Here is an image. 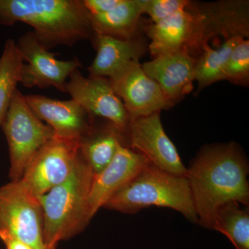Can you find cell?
Segmentation results:
<instances>
[{
	"mask_svg": "<svg viewBox=\"0 0 249 249\" xmlns=\"http://www.w3.org/2000/svg\"><path fill=\"white\" fill-rule=\"evenodd\" d=\"M248 166L235 144L205 147L187 169L198 223L213 229L216 212L235 201L249 204Z\"/></svg>",
	"mask_w": 249,
	"mask_h": 249,
	"instance_id": "cell-1",
	"label": "cell"
},
{
	"mask_svg": "<svg viewBox=\"0 0 249 249\" xmlns=\"http://www.w3.org/2000/svg\"><path fill=\"white\" fill-rule=\"evenodd\" d=\"M126 136L127 146L146 157L151 164L167 173L186 178V167L165 133L160 112L130 119Z\"/></svg>",
	"mask_w": 249,
	"mask_h": 249,
	"instance_id": "cell-11",
	"label": "cell"
},
{
	"mask_svg": "<svg viewBox=\"0 0 249 249\" xmlns=\"http://www.w3.org/2000/svg\"><path fill=\"white\" fill-rule=\"evenodd\" d=\"M24 98L34 114L57 135L81 140L93 129L91 116L73 100L59 101L42 95H27Z\"/></svg>",
	"mask_w": 249,
	"mask_h": 249,
	"instance_id": "cell-15",
	"label": "cell"
},
{
	"mask_svg": "<svg viewBox=\"0 0 249 249\" xmlns=\"http://www.w3.org/2000/svg\"><path fill=\"white\" fill-rule=\"evenodd\" d=\"M109 80L124 103L129 120L160 113L173 106L158 84L144 72L139 60L126 64Z\"/></svg>",
	"mask_w": 249,
	"mask_h": 249,
	"instance_id": "cell-12",
	"label": "cell"
},
{
	"mask_svg": "<svg viewBox=\"0 0 249 249\" xmlns=\"http://www.w3.org/2000/svg\"><path fill=\"white\" fill-rule=\"evenodd\" d=\"M242 38L245 37H231L217 49H213L209 45L203 47L195 65V80L197 82L199 89L224 80V69L229 56Z\"/></svg>",
	"mask_w": 249,
	"mask_h": 249,
	"instance_id": "cell-19",
	"label": "cell"
},
{
	"mask_svg": "<svg viewBox=\"0 0 249 249\" xmlns=\"http://www.w3.org/2000/svg\"><path fill=\"white\" fill-rule=\"evenodd\" d=\"M93 177L92 170L80 152L71 176L40 196L46 249H56L60 241L78 235L91 221L88 201Z\"/></svg>",
	"mask_w": 249,
	"mask_h": 249,
	"instance_id": "cell-3",
	"label": "cell"
},
{
	"mask_svg": "<svg viewBox=\"0 0 249 249\" xmlns=\"http://www.w3.org/2000/svg\"><path fill=\"white\" fill-rule=\"evenodd\" d=\"M196 61L187 51L179 50L156 56L142 67L174 105L193 90Z\"/></svg>",
	"mask_w": 249,
	"mask_h": 249,
	"instance_id": "cell-14",
	"label": "cell"
},
{
	"mask_svg": "<svg viewBox=\"0 0 249 249\" xmlns=\"http://www.w3.org/2000/svg\"><path fill=\"white\" fill-rule=\"evenodd\" d=\"M146 31L153 57L179 50L187 51L192 56L196 52L201 54L212 37L221 36L212 4L193 1L186 9L149 26Z\"/></svg>",
	"mask_w": 249,
	"mask_h": 249,
	"instance_id": "cell-5",
	"label": "cell"
},
{
	"mask_svg": "<svg viewBox=\"0 0 249 249\" xmlns=\"http://www.w3.org/2000/svg\"><path fill=\"white\" fill-rule=\"evenodd\" d=\"M96 55L88 67L89 76L110 78L129 62L139 60L145 53L144 42L140 39H121L93 34L90 37Z\"/></svg>",
	"mask_w": 249,
	"mask_h": 249,
	"instance_id": "cell-16",
	"label": "cell"
},
{
	"mask_svg": "<svg viewBox=\"0 0 249 249\" xmlns=\"http://www.w3.org/2000/svg\"><path fill=\"white\" fill-rule=\"evenodd\" d=\"M1 126L9 145V178L20 179L31 157L55 132L34 114L18 89Z\"/></svg>",
	"mask_w": 249,
	"mask_h": 249,
	"instance_id": "cell-6",
	"label": "cell"
},
{
	"mask_svg": "<svg viewBox=\"0 0 249 249\" xmlns=\"http://www.w3.org/2000/svg\"><path fill=\"white\" fill-rule=\"evenodd\" d=\"M151 206L175 210L191 222L198 223L186 177L167 173L150 163L111 196L104 207L134 214Z\"/></svg>",
	"mask_w": 249,
	"mask_h": 249,
	"instance_id": "cell-4",
	"label": "cell"
},
{
	"mask_svg": "<svg viewBox=\"0 0 249 249\" xmlns=\"http://www.w3.org/2000/svg\"><path fill=\"white\" fill-rule=\"evenodd\" d=\"M40 196L22 179L0 187V232L17 237L33 249H46Z\"/></svg>",
	"mask_w": 249,
	"mask_h": 249,
	"instance_id": "cell-7",
	"label": "cell"
},
{
	"mask_svg": "<svg viewBox=\"0 0 249 249\" xmlns=\"http://www.w3.org/2000/svg\"><path fill=\"white\" fill-rule=\"evenodd\" d=\"M90 17L109 12L120 4L121 0H80Z\"/></svg>",
	"mask_w": 249,
	"mask_h": 249,
	"instance_id": "cell-24",
	"label": "cell"
},
{
	"mask_svg": "<svg viewBox=\"0 0 249 249\" xmlns=\"http://www.w3.org/2000/svg\"><path fill=\"white\" fill-rule=\"evenodd\" d=\"M80 141L55 134L31 157L21 179L37 196L65 182L79 160Z\"/></svg>",
	"mask_w": 249,
	"mask_h": 249,
	"instance_id": "cell-8",
	"label": "cell"
},
{
	"mask_svg": "<svg viewBox=\"0 0 249 249\" xmlns=\"http://www.w3.org/2000/svg\"><path fill=\"white\" fill-rule=\"evenodd\" d=\"M190 3L188 0H143L142 11L156 24L186 9Z\"/></svg>",
	"mask_w": 249,
	"mask_h": 249,
	"instance_id": "cell-23",
	"label": "cell"
},
{
	"mask_svg": "<svg viewBox=\"0 0 249 249\" xmlns=\"http://www.w3.org/2000/svg\"><path fill=\"white\" fill-rule=\"evenodd\" d=\"M224 80L242 86L249 85V39L242 38L232 50L224 69Z\"/></svg>",
	"mask_w": 249,
	"mask_h": 249,
	"instance_id": "cell-22",
	"label": "cell"
},
{
	"mask_svg": "<svg viewBox=\"0 0 249 249\" xmlns=\"http://www.w3.org/2000/svg\"><path fill=\"white\" fill-rule=\"evenodd\" d=\"M240 203L231 201L222 205L214 216L213 229L222 232L236 249H249V214Z\"/></svg>",
	"mask_w": 249,
	"mask_h": 249,
	"instance_id": "cell-20",
	"label": "cell"
},
{
	"mask_svg": "<svg viewBox=\"0 0 249 249\" xmlns=\"http://www.w3.org/2000/svg\"><path fill=\"white\" fill-rule=\"evenodd\" d=\"M65 86V92L90 116H100L109 121L126 136L129 122L128 113L116 94L109 78L85 77L79 70L72 72Z\"/></svg>",
	"mask_w": 249,
	"mask_h": 249,
	"instance_id": "cell-9",
	"label": "cell"
},
{
	"mask_svg": "<svg viewBox=\"0 0 249 249\" xmlns=\"http://www.w3.org/2000/svg\"><path fill=\"white\" fill-rule=\"evenodd\" d=\"M124 134L114 126L91 129L80 141V152L93 175L101 173L114 158L119 144L124 143Z\"/></svg>",
	"mask_w": 249,
	"mask_h": 249,
	"instance_id": "cell-18",
	"label": "cell"
},
{
	"mask_svg": "<svg viewBox=\"0 0 249 249\" xmlns=\"http://www.w3.org/2000/svg\"><path fill=\"white\" fill-rule=\"evenodd\" d=\"M16 44L23 60L28 62L23 65L19 79V83L26 88L54 87L65 92L70 74L82 67L78 58L64 61L55 58L56 54L41 45L34 31L21 36Z\"/></svg>",
	"mask_w": 249,
	"mask_h": 249,
	"instance_id": "cell-10",
	"label": "cell"
},
{
	"mask_svg": "<svg viewBox=\"0 0 249 249\" xmlns=\"http://www.w3.org/2000/svg\"><path fill=\"white\" fill-rule=\"evenodd\" d=\"M149 163L146 157L142 154L124 143L119 144L109 165L101 173L93 175L88 201L90 220L101 207H104L111 196Z\"/></svg>",
	"mask_w": 249,
	"mask_h": 249,
	"instance_id": "cell-13",
	"label": "cell"
},
{
	"mask_svg": "<svg viewBox=\"0 0 249 249\" xmlns=\"http://www.w3.org/2000/svg\"><path fill=\"white\" fill-rule=\"evenodd\" d=\"M16 22L34 28L37 40L48 50L71 47L93 34L91 18L80 0H0V24Z\"/></svg>",
	"mask_w": 249,
	"mask_h": 249,
	"instance_id": "cell-2",
	"label": "cell"
},
{
	"mask_svg": "<svg viewBox=\"0 0 249 249\" xmlns=\"http://www.w3.org/2000/svg\"><path fill=\"white\" fill-rule=\"evenodd\" d=\"M143 0H121L114 9L91 18L93 34L121 39L136 37L140 22Z\"/></svg>",
	"mask_w": 249,
	"mask_h": 249,
	"instance_id": "cell-17",
	"label": "cell"
},
{
	"mask_svg": "<svg viewBox=\"0 0 249 249\" xmlns=\"http://www.w3.org/2000/svg\"><path fill=\"white\" fill-rule=\"evenodd\" d=\"M23 65L24 60L17 44L9 39L0 58V127L17 90Z\"/></svg>",
	"mask_w": 249,
	"mask_h": 249,
	"instance_id": "cell-21",
	"label": "cell"
},
{
	"mask_svg": "<svg viewBox=\"0 0 249 249\" xmlns=\"http://www.w3.org/2000/svg\"><path fill=\"white\" fill-rule=\"evenodd\" d=\"M0 239L4 244L6 249H33L17 237L6 232H0Z\"/></svg>",
	"mask_w": 249,
	"mask_h": 249,
	"instance_id": "cell-25",
	"label": "cell"
}]
</instances>
